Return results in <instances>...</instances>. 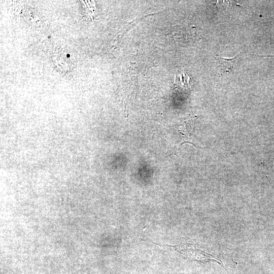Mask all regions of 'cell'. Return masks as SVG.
<instances>
[{
    "instance_id": "1",
    "label": "cell",
    "mask_w": 274,
    "mask_h": 274,
    "mask_svg": "<svg viewBox=\"0 0 274 274\" xmlns=\"http://www.w3.org/2000/svg\"><path fill=\"white\" fill-rule=\"evenodd\" d=\"M240 53L232 58H224L216 55L215 58L218 61L219 66L222 73H230L234 68L235 65L238 60Z\"/></svg>"
}]
</instances>
